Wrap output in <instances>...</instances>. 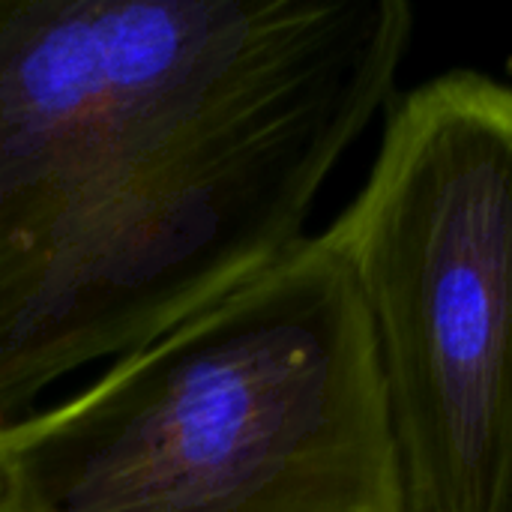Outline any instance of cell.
Wrapping results in <instances>:
<instances>
[{"label": "cell", "mask_w": 512, "mask_h": 512, "mask_svg": "<svg viewBox=\"0 0 512 512\" xmlns=\"http://www.w3.org/2000/svg\"><path fill=\"white\" fill-rule=\"evenodd\" d=\"M411 33L402 0H0V432L303 243Z\"/></svg>", "instance_id": "obj_1"}, {"label": "cell", "mask_w": 512, "mask_h": 512, "mask_svg": "<svg viewBox=\"0 0 512 512\" xmlns=\"http://www.w3.org/2000/svg\"><path fill=\"white\" fill-rule=\"evenodd\" d=\"M6 512H408L351 273L306 237L0 432Z\"/></svg>", "instance_id": "obj_2"}, {"label": "cell", "mask_w": 512, "mask_h": 512, "mask_svg": "<svg viewBox=\"0 0 512 512\" xmlns=\"http://www.w3.org/2000/svg\"><path fill=\"white\" fill-rule=\"evenodd\" d=\"M324 240L375 339L408 512H495L512 471V84L450 72L408 90Z\"/></svg>", "instance_id": "obj_3"}, {"label": "cell", "mask_w": 512, "mask_h": 512, "mask_svg": "<svg viewBox=\"0 0 512 512\" xmlns=\"http://www.w3.org/2000/svg\"><path fill=\"white\" fill-rule=\"evenodd\" d=\"M495 512H512V471L510 477H507V486H504L501 498H498V504H495Z\"/></svg>", "instance_id": "obj_4"}, {"label": "cell", "mask_w": 512, "mask_h": 512, "mask_svg": "<svg viewBox=\"0 0 512 512\" xmlns=\"http://www.w3.org/2000/svg\"><path fill=\"white\" fill-rule=\"evenodd\" d=\"M0 512H6V507H3V492H0Z\"/></svg>", "instance_id": "obj_5"}]
</instances>
